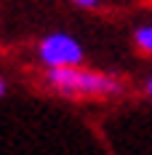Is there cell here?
Segmentation results:
<instances>
[{"mask_svg": "<svg viewBox=\"0 0 152 155\" xmlns=\"http://www.w3.org/2000/svg\"><path fill=\"white\" fill-rule=\"evenodd\" d=\"M134 43L141 54H152V24H141L134 30Z\"/></svg>", "mask_w": 152, "mask_h": 155, "instance_id": "3", "label": "cell"}, {"mask_svg": "<svg viewBox=\"0 0 152 155\" xmlns=\"http://www.w3.org/2000/svg\"><path fill=\"white\" fill-rule=\"evenodd\" d=\"M75 8H83V11H96L102 8V0H70Z\"/></svg>", "mask_w": 152, "mask_h": 155, "instance_id": "4", "label": "cell"}, {"mask_svg": "<svg viewBox=\"0 0 152 155\" xmlns=\"http://www.w3.org/2000/svg\"><path fill=\"white\" fill-rule=\"evenodd\" d=\"M46 80L53 91L61 96H118L125 91L120 78L88 70V67H64V70H48Z\"/></svg>", "mask_w": 152, "mask_h": 155, "instance_id": "1", "label": "cell"}, {"mask_svg": "<svg viewBox=\"0 0 152 155\" xmlns=\"http://www.w3.org/2000/svg\"><path fill=\"white\" fill-rule=\"evenodd\" d=\"M5 91H8V86H5V80L0 78V96H5Z\"/></svg>", "mask_w": 152, "mask_h": 155, "instance_id": "6", "label": "cell"}, {"mask_svg": "<svg viewBox=\"0 0 152 155\" xmlns=\"http://www.w3.org/2000/svg\"><path fill=\"white\" fill-rule=\"evenodd\" d=\"M144 91H147V94H150V96H152V75L147 78V83H144Z\"/></svg>", "mask_w": 152, "mask_h": 155, "instance_id": "5", "label": "cell"}, {"mask_svg": "<svg viewBox=\"0 0 152 155\" xmlns=\"http://www.w3.org/2000/svg\"><path fill=\"white\" fill-rule=\"evenodd\" d=\"M83 43L70 32H48L37 43V59L46 70H64L83 64Z\"/></svg>", "mask_w": 152, "mask_h": 155, "instance_id": "2", "label": "cell"}]
</instances>
